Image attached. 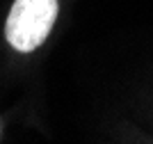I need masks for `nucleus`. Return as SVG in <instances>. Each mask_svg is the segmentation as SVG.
I'll use <instances>...</instances> for the list:
<instances>
[{
  "instance_id": "1",
  "label": "nucleus",
  "mask_w": 153,
  "mask_h": 144,
  "mask_svg": "<svg viewBox=\"0 0 153 144\" xmlns=\"http://www.w3.org/2000/svg\"><path fill=\"white\" fill-rule=\"evenodd\" d=\"M57 19V0H16L5 23V37L12 48L30 53L41 46Z\"/></svg>"
}]
</instances>
